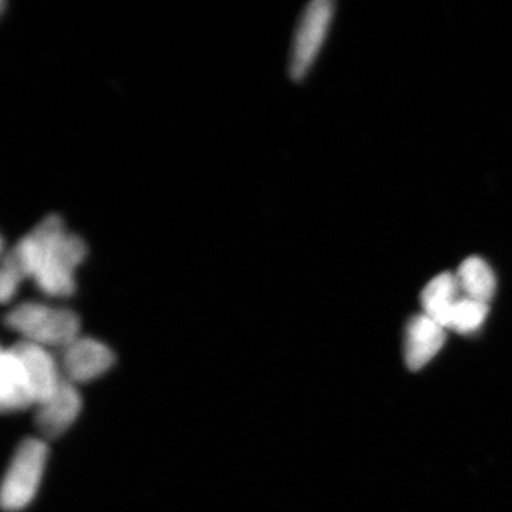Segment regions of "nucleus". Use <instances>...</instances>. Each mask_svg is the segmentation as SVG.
I'll return each mask as SVG.
<instances>
[{
	"instance_id": "nucleus-5",
	"label": "nucleus",
	"mask_w": 512,
	"mask_h": 512,
	"mask_svg": "<svg viewBox=\"0 0 512 512\" xmlns=\"http://www.w3.org/2000/svg\"><path fill=\"white\" fill-rule=\"evenodd\" d=\"M59 363L64 379L79 386L106 375L116 363V355L106 343L80 336L62 349Z\"/></svg>"
},
{
	"instance_id": "nucleus-4",
	"label": "nucleus",
	"mask_w": 512,
	"mask_h": 512,
	"mask_svg": "<svg viewBox=\"0 0 512 512\" xmlns=\"http://www.w3.org/2000/svg\"><path fill=\"white\" fill-rule=\"evenodd\" d=\"M333 13L335 9L329 0H313L303 10L293 36L289 59L292 79L301 80L311 70L328 36Z\"/></svg>"
},
{
	"instance_id": "nucleus-7",
	"label": "nucleus",
	"mask_w": 512,
	"mask_h": 512,
	"mask_svg": "<svg viewBox=\"0 0 512 512\" xmlns=\"http://www.w3.org/2000/svg\"><path fill=\"white\" fill-rule=\"evenodd\" d=\"M18 355L20 362L25 366L33 390H35L36 406L46 399H49L53 393L59 389L64 377L59 360L52 355L50 349L35 343L20 342L12 346Z\"/></svg>"
},
{
	"instance_id": "nucleus-11",
	"label": "nucleus",
	"mask_w": 512,
	"mask_h": 512,
	"mask_svg": "<svg viewBox=\"0 0 512 512\" xmlns=\"http://www.w3.org/2000/svg\"><path fill=\"white\" fill-rule=\"evenodd\" d=\"M456 278L460 291L466 298L483 303L493 299L497 282L493 269L484 259L478 256L467 258L458 268Z\"/></svg>"
},
{
	"instance_id": "nucleus-2",
	"label": "nucleus",
	"mask_w": 512,
	"mask_h": 512,
	"mask_svg": "<svg viewBox=\"0 0 512 512\" xmlns=\"http://www.w3.org/2000/svg\"><path fill=\"white\" fill-rule=\"evenodd\" d=\"M6 326L18 333L23 342L47 349H64L80 338V319L70 309L55 308L39 302H25L10 309Z\"/></svg>"
},
{
	"instance_id": "nucleus-8",
	"label": "nucleus",
	"mask_w": 512,
	"mask_h": 512,
	"mask_svg": "<svg viewBox=\"0 0 512 512\" xmlns=\"http://www.w3.org/2000/svg\"><path fill=\"white\" fill-rule=\"evenodd\" d=\"M0 406L3 412H22L36 406L35 390L12 346L0 357Z\"/></svg>"
},
{
	"instance_id": "nucleus-12",
	"label": "nucleus",
	"mask_w": 512,
	"mask_h": 512,
	"mask_svg": "<svg viewBox=\"0 0 512 512\" xmlns=\"http://www.w3.org/2000/svg\"><path fill=\"white\" fill-rule=\"evenodd\" d=\"M488 315V303L474 301V299L460 298L454 306L451 316L450 329L458 333L476 332L483 325Z\"/></svg>"
},
{
	"instance_id": "nucleus-1",
	"label": "nucleus",
	"mask_w": 512,
	"mask_h": 512,
	"mask_svg": "<svg viewBox=\"0 0 512 512\" xmlns=\"http://www.w3.org/2000/svg\"><path fill=\"white\" fill-rule=\"evenodd\" d=\"M87 255L79 235L64 228L59 215L43 218L29 234L3 255L0 296L8 303L23 279L30 278L49 296H70L76 291V269Z\"/></svg>"
},
{
	"instance_id": "nucleus-3",
	"label": "nucleus",
	"mask_w": 512,
	"mask_h": 512,
	"mask_svg": "<svg viewBox=\"0 0 512 512\" xmlns=\"http://www.w3.org/2000/svg\"><path fill=\"white\" fill-rule=\"evenodd\" d=\"M49 454L45 439H26L19 444L3 478V510L19 512L32 504L45 476Z\"/></svg>"
},
{
	"instance_id": "nucleus-9",
	"label": "nucleus",
	"mask_w": 512,
	"mask_h": 512,
	"mask_svg": "<svg viewBox=\"0 0 512 512\" xmlns=\"http://www.w3.org/2000/svg\"><path fill=\"white\" fill-rule=\"evenodd\" d=\"M446 342V329L427 315L414 316L406 330L404 357L410 370H419L433 359Z\"/></svg>"
},
{
	"instance_id": "nucleus-6",
	"label": "nucleus",
	"mask_w": 512,
	"mask_h": 512,
	"mask_svg": "<svg viewBox=\"0 0 512 512\" xmlns=\"http://www.w3.org/2000/svg\"><path fill=\"white\" fill-rule=\"evenodd\" d=\"M36 427L45 439H57L79 419L82 394L76 384L64 379L49 399L37 404Z\"/></svg>"
},
{
	"instance_id": "nucleus-10",
	"label": "nucleus",
	"mask_w": 512,
	"mask_h": 512,
	"mask_svg": "<svg viewBox=\"0 0 512 512\" xmlns=\"http://www.w3.org/2000/svg\"><path fill=\"white\" fill-rule=\"evenodd\" d=\"M458 286L456 275L450 272L437 275L431 279L421 292V305L424 315L439 323L444 329H450L451 316L458 301Z\"/></svg>"
}]
</instances>
